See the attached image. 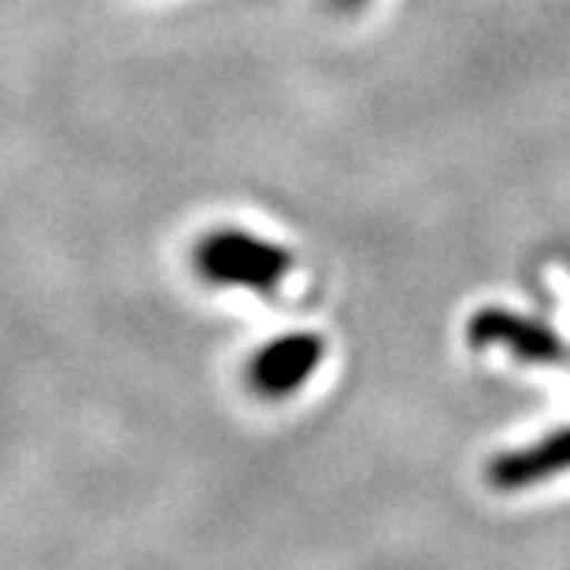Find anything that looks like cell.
Wrapping results in <instances>:
<instances>
[{"mask_svg":"<svg viewBox=\"0 0 570 570\" xmlns=\"http://www.w3.org/2000/svg\"><path fill=\"white\" fill-rule=\"evenodd\" d=\"M326 356V341L312 334V330H293L275 341H267L264 348L248 360L245 382L259 401H289L293 393H301L318 363Z\"/></svg>","mask_w":570,"mask_h":570,"instance_id":"7a4b0ae2","label":"cell"},{"mask_svg":"<svg viewBox=\"0 0 570 570\" xmlns=\"http://www.w3.org/2000/svg\"><path fill=\"white\" fill-rule=\"evenodd\" d=\"M567 471H570V426L497 455L489 463V485L500 489V493H519V489L552 482V478H560Z\"/></svg>","mask_w":570,"mask_h":570,"instance_id":"277c9868","label":"cell"},{"mask_svg":"<svg viewBox=\"0 0 570 570\" xmlns=\"http://www.w3.org/2000/svg\"><path fill=\"white\" fill-rule=\"evenodd\" d=\"M193 267L208 285L271 296L289 278L293 256L275 242H264V237L237 230V226H223V230L204 234L197 242Z\"/></svg>","mask_w":570,"mask_h":570,"instance_id":"6da1fadb","label":"cell"},{"mask_svg":"<svg viewBox=\"0 0 570 570\" xmlns=\"http://www.w3.org/2000/svg\"><path fill=\"white\" fill-rule=\"evenodd\" d=\"M363 4H367V0H334V8H341V11H356Z\"/></svg>","mask_w":570,"mask_h":570,"instance_id":"5b68a950","label":"cell"},{"mask_svg":"<svg viewBox=\"0 0 570 570\" xmlns=\"http://www.w3.org/2000/svg\"><path fill=\"white\" fill-rule=\"evenodd\" d=\"M471 348H508L522 363H556L563 356V341L544 323H533L527 315L504 312V307H485L466 323Z\"/></svg>","mask_w":570,"mask_h":570,"instance_id":"3957f363","label":"cell"}]
</instances>
